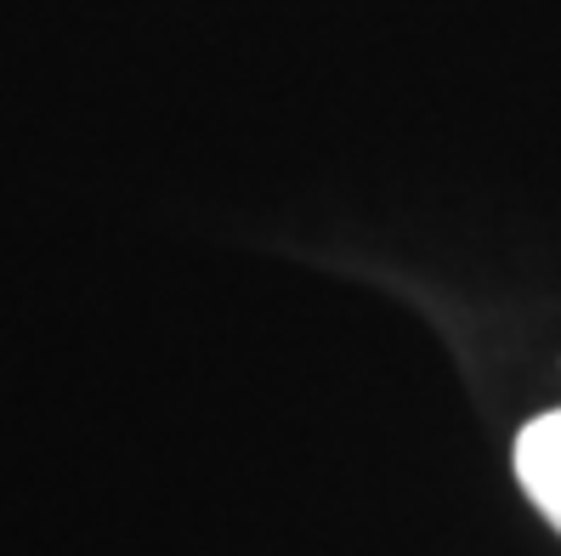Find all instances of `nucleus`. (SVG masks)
Masks as SVG:
<instances>
[{
  "label": "nucleus",
  "mask_w": 561,
  "mask_h": 556,
  "mask_svg": "<svg viewBox=\"0 0 561 556\" xmlns=\"http://www.w3.org/2000/svg\"><path fill=\"white\" fill-rule=\"evenodd\" d=\"M516 477L527 488V500H534L550 529L561 534V409L550 415H534L516 438Z\"/></svg>",
  "instance_id": "1"
}]
</instances>
